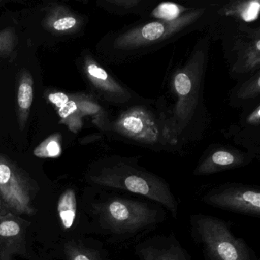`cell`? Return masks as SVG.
Listing matches in <instances>:
<instances>
[{"instance_id":"4","label":"cell","mask_w":260,"mask_h":260,"mask_svg":"<svg viewBox=\"0 0 260 260\" xmlns=\"http://www.w3.org/2000/svg\"><path fill=\"white\" fill-rule=\"evenodd\" d=\"M202 202L234 214L260 217V188L257 185L223 184L207 191Z\"/></svg>"},{"instance_id":"11","label":"cell","mask_w":260,"mask_h":260,"mask_svg":"<svg viewBox=\"0 0 260 260\" xmlns=\"http://www.w3.org/2000/svg\"><path fill=\"white\" fill-rule=\"evenodd\" d=\"M63 136L61 134H52L45 138L42 143L35 148L33 153L39 158L49 159V158H57L61 156L63 152Z\"/></svg>"},{"instance_id":"1","label":"cell","mask_w":260,"mask_h":260,"mask_svg":"<svg viewBox=\"0 0 260 260\" xmlns=\"http://www.w3.org/2000/svg\"><path fill=\"white\" fill-rule=\"evenodd\" d=\"M97 191L91 212L99 231L117 247L135 246L167 219L165 208L149 199L108 188Z\"/></svg>"},{"instance_id":"6","label":"cell","mask_w":260,"mask_h":260,"mask_svg":"<svg viewBox=\"0 0 260 260\" xmlns=\"http://www.w3.org/2000/svg\"><path fill=\"white\" fill-rule=\"evenodd\" d=\"M133 247L139 260H191L189 252L173 232L147 237Z\"/></svg>"},{"instance_id":"9","label":"cell","mask_w":260,"mask_h":260,"mask_svg":"<svg viewBox=\"0 0 260 260\" xmlns=\"http://www.w3.org/2000/svg\"><path fill=\"white\" fill-rule=\"evenodd\" d=\"M34 98V79L28 70L22 69L19 74L17 89V118L19 127H26Z\"/></svg>"},{"instance_id":"3","label":"cell","mask_w":260,"mask_h":260,"mask_svg":"<svg viewBox=\"0 0 260 260\" xmlns=\"http://www.w3.org/2000/svg\"><path fill=\"white\" fill-rule=\"evenodd\" d=\"M189 226L191 239L200 247L205 260H259L251 246L219 217L191 214Z\"/></svg>"},{"instance_id":"2","label":"cell","mask_w":260,"mask_h":260,"mask_svg":"<svg viewBox=\"0 0 260 260\" xmlns=\"http://www.w3.org/2000/svg\"><path fill=\"white\" fill-rule=\"evenodd\" d=\"M89 180L95 186L124 191L149 199L165 208L177 218L179 202L170 185L159 176L146 173L129 164L105 167L91 175Z\"/></svg>"},{"instance_id":"17","label":"cell","mask_w":260,"mask_h":260,"mask_svg":"<svg viewBox=\"0 0 260 260\" xmlns=\"http://www.w3.org/2000/svg\"><path fill=\"white\" fill-rule=\"evenodd\" d=\"M164 33V26L157 22H152L144 26L142 30V35L146 39L154 41L159 39Z\"/></svg>"},{"instance_id":"15","label":"cell","mask_w":260,"mask_h":260,"mask_svg":"<svg viewBox=\"0 0 260 260\" xmlns=\"http://www.w3.org/2000/svg\"><path fill=\"white\" fill-rule=\"evenodd\" d=\"M85 69L88 77L93 83H105L109 79L107 72L103 68L98 66L96 63L92 62V60H86Z\"/></svg>"},{"instance_id":"22","label":"cell","mask_w":260,"mask_h":260,"mask_svg":"<svg viewBox=\"0 0 260 260\" xmlns=\"http://www.w3.org/2000/svg\"><path fill=\"white\" fill-rule=\"evenodd\" d=\"M0 205H1V204H0Z\"/></svg>"},{"instance_id":"12","label":"cell","mask_w":260,"mask_h":260,"mask_svg":"<svg viewBox=\"0 0 260 260\" xmlns=\"http://www.w3.org/2000/svg\"><path fill=\"white\" fill-rule=\"evenodd\" d=\"M68 260H111L108 252L100 247H90L83 245L71 246Z\"/></svg>"},{"instance_id":"16","label":"cell","mask_w":260,"mask_h":260,"mask_svg":"<svg viewBox=\"0 0 260 260\" xmlns=\"http://www.w3.org/2000/svg\"><path fill=\"white\" fill-rule=\"evenodd\" d=\"M179 7L173 4L170 3H166V4H161L157 10H156V16L162 19H167V20H172L179 16Z\"/></svg>"},{"instance_id":"10","label":"cell","mask_w":260,"mask_h":260,"mask_svg":"<svg viewBox=\"0 0 260 260\" xmlns=\"http://www.w3.org/2000/svg\"><path fill=\"white\" fill-rule=\"evenodd\" d=\"M77 198L75 191L68 189L60 196L57 204V211L64 229L72 228L77 216Z\"/></svg>"},{"instance_id":"13","label":"cell","mask_w":260,"mask_h":260,"mask_svg":"<svg viewBox=\"0 0 260 260\" xmlns=\"http://www.w3.org/2000/svg\"><path fill=\"white\" fill-rule=\"evenodd\" d=\"M17 43V36L14 28L0 30V57L6 60H14Z\"/></svg>"},{"instance_id":"18","label":"cell","mask_w":260,"mask_h":260,"mask_svg":"<svg viewBox=\"0 0 260 260\" xmlns=\"http://www.w3.org/2000/svg\"><path fill=\"white\" fill-rule=\"evenodd\" d=\"M175 86L178 93L182 95H187L191 91V80L186 74H179L175 78Z\"/></svg>"},{"instance_id":"14","label":"cell","mask_w":260,"mask_h":260,"mask_svg":"<svg viewBox=\"0 0 260 260\" xmlns=\"http://www.w3.org/2000/svg\"><path fill=\"white\" fill-rule=\"evenodd\" d=\"M22 231L20 224L13 217H5L0 218V237L4 238H13L17 237Z\"/></svg>"},{"instance_id":"8","label":"cell","mask_w":260,"mask_h":260,"mask_svg":"<svg viewBox=\"0 0 260 260\" xmlns=\"http://www.w3.org/2000/svg\"><path fill=\"white\" fill-rule=\"evenodd\" d=\"M47 99L57 110L60 123L65 124L71 132L77 133L82 127L83 115L75 95L57 91L48 93Z\"/></svg>"},{"instance_id":"7","label":"cell","mask_w":260,"mask_h":260,"mask_svg":"<svg viewBox=\"0 0 260 260\" xmlns=\"http://www.w3.org/2000/svg\"><path fill=\"white\" fill-rule=\"evenodd\" d=\"M45 15L42 19V27L48 32L57 36L74 34L80 30L81 19L68 6L52 3L48 4L45 10Z\"/></svg>"},{"instance_id":"21","label":"cell","mask_w":260,"mask_h":260,"mask_svg":"<svg viewBox=\"0 0 260 260\" xmlns=\"http://www.w3.org/2000/svg\"><path fill=\"white\" fill-rule=\"evenodd\" d=\"M256 46H257V50H258V51H259V50H260V42H259V41H258V42H257Z\"/></svg>"},{"instance_id":"5","label":"cell","mask_w":260,"mask_h":260,"mask_svg":"<svg viewBox=\"0 0 260 260\" xmlns=\"http://www.w3.org/2000/svg\"><path fill=\"white\" fill-rule=\"evenodd\" d=\"M30 184L23 170L8 156L0 153V194L6 205L15 213H34Z\"/></svg>"},{"instance_id":"19","label":"cell","mask_w":260,"mask_h":260,"mask_svg":"<svg viewBox=\"0 0 260 260\" xmlns=\"http://www.w3.org/2000/svg\"><path fill=\"white\" fill-rule=\"evenodd\" d=\"M259 11V4L258 2H252L249 7L245 10L243 18L246 22H251L256 19Z\"/></svg>"},{"instance_id":"20","label":"cell","mask_w":260,"mask_h":260,"mask_svg":"<svg viewBox=\"0 0 260 260\" xmlns=\"http://www.w3.org/2000/svg\"><path fill=\"white\" fill-rule=\"evenodd\" d=\"M124 125L127 128V130L134 132V133L141 132L143 127L141 120L139 118L132 116L128 117V118L124 119Z\"/></svg>"}]
</instances>
